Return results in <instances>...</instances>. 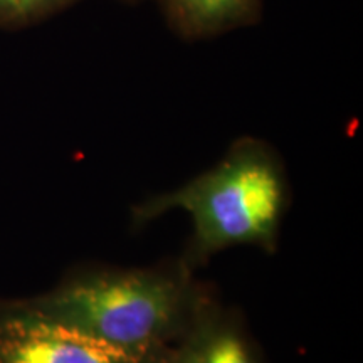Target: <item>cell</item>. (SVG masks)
<instances>
[{
  "label": "cell",
  "mask_w": 363,
  "mask_h": 363,
  "mask_svg": "<svg viewBox=\"0 0 363 363\" xmlns=\"http://www.w3.org/2000/svg\"><path fill=\"white\" fill-rule=\"evenodd\" d=\"M165 13L177 33L206 38L249 24L259 11V0H163Z\"/></svg>",
  "instance_id": "cell-5"
},
{
  "label": "cell",
  "mask_w": 363,
  "mask_h": 363,
  "mask_svg": "<svg viewBox=\"0 0 363 363\" xmlns=\"http://www.w3.org/2000/svg\"><path fill=\"white\" fill-rule=\"evenodd\" d=\"M69 0H0V21L26 22L65 6Z\"/></svg>",
  "instance_id": "cell-6"
},
{
  "label": "cell",
  "mask_w": 363,
  "mask_h": 363,
  "mask_svg": "<svg viewBox=\"0 0 363 363\" xmlns=\"http://www.w3.org/2000/svg\"><path fill=\"white\" fill-rule=\"evenodd\" d=\"M184 259L148 267H88L21 305L108 347L167 360L212 301Z\"/></svg>",
  "instance_id": "cell-1"
},
{
  "label": "cell",
  "mask_w": 363,
  "mask_h": 363,
  "mask_svg": "<svg viewBox=\"0 0 363 363\" xmlns=\"http://www.w3.org/2000/svg\"><path fill=\"white\" fill-rule=\"evenodd\" d=\"M169 363H259L239 313L217 299L195 318L187 333L172 348Z\"/></svg>",
  "instance_id": "cell-4"
},
{
  "label": "cell",
  "mask_w": 363,
  "mask_h": 363,
  "mask_svg": "<svg viewBox=\"0 0 363 363\" xmlns=\"http://www.w3.org/2000/svg\"><path fill=\"white\" fill-rule=\"evenodd\" d=\"M288 206V177L278 153L261 140L244 136L212 169L138 203L133 220L145 224L175 208L189 214L192 239L182 259L197 269L235 246L276 252Z\"/></svg>",
  "instance_id": "cell-2"
},
{
  "label": "cell",
  "mask_w": 363,
  "mask_h": 363,
  "mask_svg": "<svg viewBox=\"0 0 363 363\" xmlns=\"http://www.w3.org/2000/svg\"><path fill=\"white\" fill-rule=\"evenodd\" d=\"M0 363H169V358L131 357L11 301L0 305Z\"/></svg>",
  "instance_id": "cell-3"
}]
</instances>
